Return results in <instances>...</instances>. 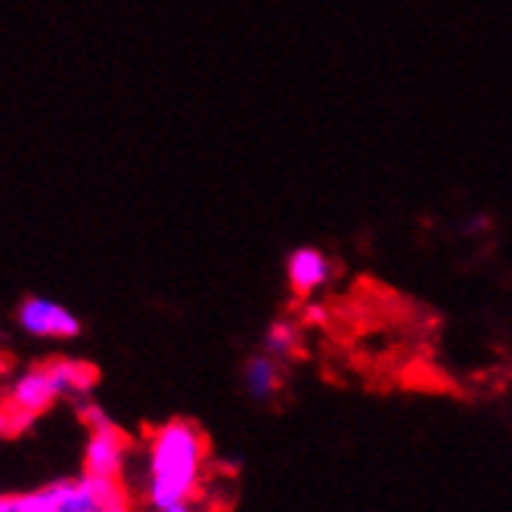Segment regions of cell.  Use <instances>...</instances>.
Listing matches in <instances>:
<instances>
[{
	"mask_svg": "<svg viewBox=\"0 0 512 512\" xmlns=\"http://www.w3.org/2000/svg\"><path fill=\"white\" fill-rule=\"evenodd\" d=\"M208 460V441L190 419H168L146 441L143 497L153 512L196 506Z\"/></svg>",
	"mask_w": 512,
	"mask_h": 512,
	"instance_id": "obj_1",
	"label": "cell"
},
{
	"mask_svg": "<svg viewBox=\"0 0 512 512\" xmlns=\"http://www.w3.org/2000/svg\"><path fill=\"white\" fill-rule=\"evenodd\" d=\"M97 385V370L75 357H47L22 370L7 388V407L38 419L63 398H87Z\"/></svg>",
	"mask_w": 512,
	"mask_h": 512,
	"instance_id": "obj_2",
	"label": "cell"
},
{
	"mask_svg": "<svg viewBox=\"0 0 512 512\" xmlns=\"http://www.w3.org/2000/svg\"><path fill=\"white\" fill-rule=\"evenodd\" d=\"M56 512H134L122 478L63 475L50 481Z\"/></svg>",
	"mask_w": 512,
	"mask_h": 512,
	"instance_id": "obj_3",
	"label": "cell"
},
{
	"mask_svg": "<svg viewBox=\"0 0 512 512\" xmlns=\"http://www.w3.org/2000/svg\"><path fill=\"white\" fill-rule=\"evenodd\" d=\"M16 326L32 339L69 342L81 336V320L75 311L44 295H25L16 308Z\"/></svg>",
	"mask_w": 512,
	"mask_h": 512,
	"instance_id": "obj_4",
	"label": "cell"
},
{
	"mask_svg": "<svg viewBox=\"0 0 512 512\" xmlns=\"http://www.w3.org/2000/svg\"><path fill=\"white\" fill-rule=\"evenodd\" d=\"M131 454V438L118 429L112 419L87 429V441L81 450V472L97 478H122Z\"/></svg>",
	"mask_w": 512,
	"mask_h": 512,
	"instance_id": "obj_5",
	"label": "cell"
},
{
	"mask_svg": "<svg viewBox=\"0 0 512 512\" xmlns=\"http://www.w3.org/2000/svg\"><path fill=\"white\" fill-rule=\"evenodd\" d=\"M333 277V261H329L320 249L314 246H298L286 258V280L295 295L311 298L317 289H323Z\"/></svg>",
	"mask_w": 512,
	"mask_h": 512,
	"instance_id": "obj_6",
	"label": "cell"
},
{
	"mask_svg": "<svg viewBox=\"0 0 512 512\" xmlns=\"http://www.w3.org/2000/svg\"><path fill=\"white\" fill-rule=\"evenodd\" d=\"M243 382L249 398L255 401H270L280 391V370H277V360L270 354H255L249 357V364L243 370Z\"/></svg>",
	"mask_w": 512,
	"mask_h": 512,
	"instance_id": "obj_7",
	"label": "cell"
},
{
	"mask_svg": "<svg viewBox=\"0 0 512 512\" xmlns=\"http://www.w3.org/2000/svg\"><path fill=\"white\" fill-rule=\"evenodd\" d=\"M0 512H56L50 481L41 488H32V491L0 494Z\"/></svg>",
	"mask_w": 512,
	"mask_h": 512,
	"instance_id": "obj_8",
	"label": "cell"
},
{
	"mask_svg": "<svg viewBox=\"0 0 512 512\" xmlns=\"http://www.w3.org/2000/svg\"><path fill=\"white\" fill-rule=\"evenodd\" d=\"M298 348V326L292 320H274L264 329V351L270 357H289Z\"/></svg>",
	"mask_w": 512,
	"mask_h": 512,
	"instance_id": "obj_9",
	"label": "cell"
},
{
	"mask_svg": "<svg viewBox=\"0 0 512 512\" xmlns=\"http://www.w3.org/2000/svg\"><path fill=\"white\" fill-rule=\"evenodd\" d=\"M323 314H326V311H323L320 305H314V301H311V305H305V320H311V323L317 320V323H320V320H323Z\"/></svg>",
	"mask_w": 512,
	"mask_h": 512,
	"instance_id": "obj_10",
	"label": "cell"
}]
</instances>
